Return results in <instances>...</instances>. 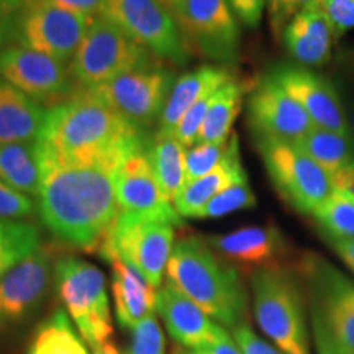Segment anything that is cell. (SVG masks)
<instances>
[{"label": "cell", "mask_w": 354, "mask_h": 354, "mask_svg": "<svg viewBox=\"0 0 354 354\" xmlns=\"http://www.w3.org/2000/svg\"><path fill=\"white\" fill-rule=\"evenodd\" d=\"M146 135L86 88L50 107L38 156L61 166L99 167L117 172L133 153L146 149Z\"/></svg>", "instance_id": "obj_1"}, {"label": "cell", "mask_w": 354, "mask_h": 354, "mask_svg": "<svg viewBox=\"0 0 354 354\" xmlns=\"http://www.w3.org/2000/svg\"><path fill=\"white\" fill-rule=\"evenodd\" d=\"M39 177L38 210L44 227L64 245L99 253L118 215L115 172L39 158Z\"/></svg>", "instance_id": "obj_2"}, {"label": "cell", "mask_w": 354, "mask_h": 354, "mask_svg": "<svg viewBox=\"0 0 354 354\" xmlns=\"http://www.w3.org/2000/svg\"><path fill=\"white\" fill-rule=\"evenodd\" d=\"M171 282L220 325L245 323L248 295L240 274L212 250L205 238L189 234L172 248L166 268Z\"/></svg>", "instance_id": "obj_3"}, {"label": "cell", "mask_w": 354, "mask_h": 354, "mask_svg": "<svg viewBox=\"0 0 354 354\" xmlns=\"http://www.w3.org/2000/svg\"><path fill=\"white\" fill-rule=\"evenodd\" d=\"M297 274L317 354H354V282L315 253L300 256Z\"/></svg>", "instance_id": "obj_4"}, {"label": "cell", "mask_w": 354, "mask_h": 354, "mask_svg": "<svg viewBox=\"0 0 354 354\" xmlns=\"http://www.w3.org/2000/svg\"><path fill=\"white\" fill-rule=\"evenodd\" d=\"M259 328L284 354H310L305 292L297 269H264L250 276Z\"/></svg>", "instance_id": "obj_5"}, {"label": "cell", "mask_w": 354, "mask_h": 354, "mask_svg": "<svg viewBox=\"0 0 354 354\" xmlns=\"http://www.w3.org/2000/svg\"><path fill=\"white\" fill-rule=\"evenodd\" d=\"M55 287L71 320L88 346L109 342L113 335L105 277L97 266L76 256L55 264Z\"/></svg>", "instance_id": "obj_6"}, {"label": "cell", "mask_w": 354, "mask_h": 354, "mask_svg": "<svg viewBox=\"0 0 354 354\" xmlns=\"http://www.w3.org/2000/svg\"><path fill=\"white\" fill-rule=\"evenodd\" d=\"M154 56L118 28L107 17L92 19L69 68L81 88H94L112 79L148 68Z\"/></svg>", "instance_id": "obj_7"}, {"label": "cell", "mask_w": 354, "mask_h": 354, "mask_svg": "<svg viewBox=\"0 0 354 354\" xmlns=\"http://www.w3.org/2000/svg\"><path fill=\"white\" fill-rule=\"evenodd\" d=\"M174 228L176 225L169 221L118 210L99 248V254L107 263L112 259L125 261L156 289L162 284L176 245Z\"/></svg>", "instance_id": "obj_8"}, {"label": "cell", "mask_w": 354, "mask_h": 354, "mask_svg": "<svg viewBox=\"0 0 354 354\" xmlns=\"http://www.w3.org/2000/svg\"><path fill=\"white\" fill-rule=\"evenodd\" d=\"M258 151L279 196L299 214L313 216L335 192L328 172L294 143L258 140Z\"/></svg>", "instance_id": "obj_9"}, {"label": "cell", "mask_w": 354, "mask_h": 354, "mask_svg": "<svg viewBox=\"0 0 354 354\" xmlns=\"http://www.w3.org/2000/svg\"><path fill=\"white\" fill-rule=\"evenodd\" d=\"M104 17L158 59L185 66L190 53L171 8L159 0H105Z\"/></svg>", "instance_id": "obj_10"}, {"label": "cell", "mask_w": 354, "mask_h": 354, "mask_svg": "<svg viewBox=\"0 0 354 354\" xmlns=\"http://www.w3.org/2000/svg\"><path fill=\"white\" fill-rule=\"evenodd\" d=\"M174 82L171 69L154 63L88 88V92L146 135L154 123H159Z\"/></svg>", "instance_id": "obj_11"}, {"label": "cell", "mask_w": 354, "mask_h": 354, "mask_svg": "<svg viewBox=\"0 0 354 354\" xmlns=\"http://www.w3.org/2000/svg\"><path fill=\"white\" fill-rule=\"evenodd\" d=\"M171 12L189 53L221 64L236 63L240 28L228 0H179Z\"/></svg>", "instance_id": "obj_12"}, {"label": "cell", "mask_w": 354, "mask_h": 354, "mask_svg": "<svg viewBox=\"0 0 354 354\" xmlns=\"http://www.w3.org/2000/svg\"><path fill=\"white\" fill-rule=\"evenodd\" d=\"M94 17L46 3L25 2L13 15L10 32L17 46L71 63Z\"/></svg>", "instance_id": "obj_13"}, {"label": "cell", "mask_w": 354, "mask_h": 354, "mask_svg": "<svg viewBox=\"0 0 354 354\" xmlns=\"http://www.w3.org/2000/svg\"><path fill=\"white\" fill-rule=\"evenodd\" d=\"M0 79L39 105L50 107L68 100L81 88L68 63L17 44L0 53Z\"/></svg>", "instance_id": "obj_14"}, {"label": "cell", "mask_w": 354, "mask_h": 354, "mask_svg": "<svg viewBox=\"0 0 354 354\" xmlns=\"http://www.w3.org/2000/svg\"><path fill=\"white\" fill-rule=\"evenodd\" d=\"M207 243L221 259L232 264L236 271L253 274L264 269H297L299 258L274 225L243 227L225 234H214Z\"/></svg>", "instance_id": "obj_15"}, {"label": "cell", "mask_w": 354, "mask_h": 354, "mask_svg": "<svg viewBox=\"0 0 354 354\" xmlns=\"http://www.w3.org/2000/svg\"><path fill=\"white\" fill-rule=\"evenodd\" d=\"M248 122L256 141L295 143L315 127L302 105L292 99L269 74L253 87L248 100Z\"/></svg>", "instance_id": "obj_16"}, {"label": "cell", "mask_w": 354, "mask_h": 354, "mask_svg": "<svg viewBox=\"0 0 354 354\" xmlns=\"http://www.w3.org/2000/svg\"><path fill=\"white\" fill-rule=\"evenodd\" d=\"M295 102L302 105L313 125L323 130L353 136L346 105L333 84L320 74L299 66L279 64L269 73Z\"/></svg>", "instance_id": "obj_17"}, {"label": "cell", "mask_w": 354, "mask_h": 354, "mask_svg": "<svg viewBox=\"0 0 354 354\" xmlns=\"http://www.w3.org/2000/svg\"><path fill=\"white\" fill-rule=\"evenodd\" d=\"M53 271L51 251L41 246L0 279V333L20 325L41 305Z\"/></svg>", "instance_id": "obj_18"}, {"label": "cell", "mask_w": 354, "mask_h": 354, "mask_svg": "<svg viewBox=\"0 0 354 354\" xmlns=\"http://www.w3.org/2000/svg\"><path fill=\"white\" fill-rule=\"evenodd\" d=\"M115 196L120 212L183 225V216L159 187L146 149L128 156L115 172Z\"/></svg>", "instance_id": "obj_19"}, {"label": "cell", "mask_w": 354, "mask_h": 354, "mask_svg": "<svg viewBox=\"0 0 354 354\" xmlns=\"http://www.w3.org/2000/svg\"><path fill=\"white\" fill-rule=\"evenodd\" d=\"M156 312L165 322L167 333L179 346L196 349L216 342L227 333L220 323L212 320L171 282H166L156 292Z\"/></svg>", "instance_id": "obj_20"}, {"label": "cell", "mask_w": 354, "mask_h": 354, "mask_svg": "<svg viewBox=\"0 0 354 354\" xmlns=\"http://www.w3.org/2000/svg\"><path fill=\"white\" fill-rule=\"evenodd\" d=\"M246 179L248 176L245 167H243L240 154V141H238L236 133H232L228 149L220 165L209 174L185 184L174 197L172 203H174L177 214L183 218H197L203 207L215 196H218L221 190Z\"/></svg>", "instance_id": "obj_21"}, {"label": "cell", "mask_w": 354, "mask_h": 354, "mask_svg": "<svg viewBox=\"0 0 354 354\" xmlns=\"http://www.w3.org/2000/svg\"><path fill=\"white\" fill-rule=\"evenodd\" d=\"M233 76L234 74L227 66L203 64L176 79L154 136H174L177 125L189 112V109L196 105L202 97L218 91Z\"/></svg>", "instance_id": "obj_22"}, {"label": "cell", "mask_w": 354, "mask_h": 354, "mask_svg": "<svg viewBox=\"0 0 354 354\" xmlns=\"http://www.w3.org/2000/svg\"><path fill=\"white\" fill-rule=\"evenodd\" d=\"M282 39L290 56L300 64L322 66L330 61L338 38L323 8H310L290 21Z\"/></svg>", "instance_id": "obj_23"}, {"label": "cell", "mask_w": 354, "mask_h": 354, "mask_svg": "<svg viewBox=\"0 0 354 354\" xmlns=\"http://www.w3.org/2000/svg\"><path fill=\"white\" fill-rule=\"evenodd\" d=\"M112 292L115 317L122 328L135 330L156 308V289L130 264L112 259Z\"/></svg>", "instance_id": "obj_24"}, {"label": "cell", "mask_w": 354, "mask_h": 354, "mask_svg": "<svg viewBox=\"0 0 354 354\" xmlns=\"http://www.w3.org/2000/svg\"><path fill=\"white\" fill-rule=\"evenodd\" d=\"M44 115L43 105L0 79V145L37 141Z\"/></svg>", "instance_id": "obj_25"}, {"label": "cell", "mask_w": 354, "mask_h": 354, "mask_svg": "<svg viewBox=\"0 0 354 354\" xmlns=\"http://www.w3.org/2000/svg\"><path fill=\"white\" fill-rule=\"evenodd\" d=\"M248 91V82L232 77L215 92L209 112L198 133L196 145L223 143L228 141L234 118L243 107V100Z\"/></svg>", "instance_id": "obj_26"}, {"label": "cell", "mask_w": 354, "mask_h": 354, "mask_svg": "<svg viewBox=\"0 0 354 354\" xmlns=\"http://www.w3.org/2000/svg\"><path fill=\"white\" fill-rule=\"evenodd\" d=\"M0 179L28 197L39 194L38 143L0 145Z\"/></svg>", "instance_id": "obj_27"}, {"label": "cell", "mask_w": 354, "mask_h": 354, "mask_svg": "<svg viewBox=\"0 0 354 354\" xmlns=\"http://www.w3.org/2000/svg\"><path fill=\"white\" fill-rule=\"evenodd\" d=\"M333 177L354 161V136L313 127L294 143Z\"/></svg>", "instance_id": "obj_28"}, {"label": "cell", "mask_w": 354, "mask_h": 354, "mask_svg": "<svg viewBox=\"0 0 354 354\" xmlns=\"http://www.w3.org/2000/svg\"><path fill=\"white\" fill-rule=\"evenodd\" d=\"M185 153L187 148L174 136H153L151 145L146 146V154L156 174L159 187L171 202L187 184Z\"/></svg>", "instance_id": "obj_29"}, {"label": "cell", "mask_w": 354, "mask_h": 354, "mask_svg": "<svg viewBox=\"0 0 354 354\" xmlns=\"http://www.w3.org/2000/svg\"><path fill=\"white\" fill-rule=\"evenodd\" d=\"M26 354H91L87 343L74 330L64 308H56L39 323L30 339Z\"/></svg>", "instance_id": "obj_30"}, {"label": "cell", "mask_w": 354, "mask_h": 354, "mask_svg": "<svg viewBox=\"0 0 354 354\" xmlns=\"http://www.w3.org/2000/svg\"><path fill=\"white\" fill-rule=\"evenodd\" d=\"M39 248L41 236L33 223L0 220V279Z\"/></svg>", "instance_id": "obj_31"}, {"label": "cell", "mask_w": 354, "mask_h": 354, "mask_svg": "<svg viewBox=\"0 0 354 354\" xmlns=\"http://www.w3.org/2000/svg\"><path fill=\"white\" fill-rule=\"evenodd\" d=\"M328 243L354 238V202L333 192L312 216Z\"/></svg>", "instance_id": "obj_32"}, {"label": "cell", "mask_w": 354, "mask_h": 354, "mask_svg": "<svg viewBox=\"0 0 354 354\" xmlns=\"http://www.w3.org/2000/svg\"><path fill=\"white\" fill-rule=\"evenodd\" d=\"M256 203H258V201H256L253 189L250 187L246 179L238 184L230 185L228 189L221 190L218 196H215L203 207L201 214L197 215V218H220V216L230 215L238 210L254 209Z\"/></svg>", "instance_id": "obj_33"}, {"label": "cell", "mask_w": 354, "mask_h": 354, "mask_svg": "<svg viewBox=\"0 0 354 354\" xmlns=\"http://www.w3.org/2000/svg\"><path fill=\"white\" fill-rule=\"evenodd\" d=\"M228 141L190 146L187 153H185V177H187V183L209 174L220 165L228 149Z\"/></svg>", "instance_id": "obj_34"}, {"label": "cell", "mask_w": 354, "mask_h": 354, "mask_svg": "<svg viewBox=\"0 0 354 354\" xmlns=\"http://www.w3.org/2000/svg\"><path fill=\"white\" fill-rule=\"evenodd\" d=\"M323 0H266L269 26L277 39H282L286 28L295 17L310 8H322Z\"/></svg>", "instance_id": "obj_35"}, {"label": "cell", "mask_w": 354, "mask_h": 354, "mask_svg": "<svg viewBox=\"0 0 354 354\" xmlns=\"http://www.w3.org/2000/svg\"><path fill=\"white\" fill-rule=\"evenodd\" d=\"M127 354H166L165 335L154 313L131 330Z\"/></svg>", "instance_id": "obj_36"}, {"label": "cell", "mask_w": 354, "mask_h": 354, "mask_svg": "<svg viewBox=\"0 0 354 354\" xmlns=\"http://www.w3.org/2000/svg\"><path fill=\"white\" fill-rule=\"evenodd\" d=\"M37 210L32 197L25 196L0 179V220L24 221Z\"/></svg>", "instance_id": "obj_37"}, {"label": "cell", "mask_w": 354, "mask_h": 354, "mask_svg": "<svg viewBox=\"0 0 354 354\" xmlns=\"http://www.w3.org/2000/svg\"><path fill=\"white\" fill-rule=\"evenodd\" d=\"M322 8L333 25L336 38L354 28V0H323Z\"/></svg>", "instance_id": "obj_38"}, {"label": "cell", "mask_w": 354, "mask_h": 354, "mask_svg": "<svg viewBox=\"0 0 354 354\" xmlns=\"http://www.w3.org/2000/svg\"><path fill=\"white\" fill-rule=\"evenodd\" d=\"M233 339L236 342L243 354H284L279 351L277 348L271 346L268 342H264L263 338H259L248 323L234 326Z\"/></svg>", "instance_id": "obj_39"}, {"label": "cell", "mask_w": 354, "mask_h": 354, "mask_svg": "<svg viewBox=\"0 0 354 354\" xmlns=\"http://www.w3.org/2000/svg\"><path fill=\"white\" fill-rule=\"evenodd\" d=\"M228 3L238 20L248 28H256L259 25L266 8V0H228Z\"/></svg>", "instance_id": "obj_40"}, {"label": "cell", "mask_w": 354, "mask_h": 354, "mask_svg": "<svg viewBox=\"0 0 354 354\" xmlns=\"http://www.w3.org/2000/svg\"><path fill=\"white\" fill-rule=\"evenodd\" d=\"M25 2L46 3V6L63 8V10L74 13H81V15L87 17L102 15L105 7V0H25Z\"/></svg>", "instance_id": "obj_41"}, {"label": "cell", "mask_w": 354, "mask_h": 354, "mask_svg": "<svg viewBox=\"0 0 354 354\" xmlns=\"http://www.w3.org/2000/svg\"><path fill=\"white\" fill-rule=\"evenodd\" d=\"M194 354H243L241 349L238 348V344L232 336L228 335V331L221 338L216 339L214 343L203 344L201 348L192 349Z\"/></svg>", "instance_id": "obj_42"}, {"label": "cell", "mask_w": 354, "mask_h": 354, "mask_svg": "<svg viewBox=\"0 0 354 354\" xmlns=\"http://www.w3.org/2000/svg\"><path fill=\"white\" fill-rule=\"evenodd\" d=\"M331 183H333L335 192L342 194V196L354 202V161L344 167L342 172L331 177Z\"/></svg>", "instance_id": "obj_43"}, {"label": "cell", "mask_w": 354, "mask_h": 354, "mask_svg": "<svg viewBox=\"0 0 354 354\" xmlns=\"http://www.w3.org/2000/svg\"><path fill=\"white\" fill-rule=\"evenodd\" d=\"M330 245L336 251V254L343 259V263L354 272V238L353 240L335 241L330 243Z\"/></svg>", "instance_id": "obj_44"}, {"label": "cell", "mask_w": 354, "mask_h": 354, "mask_svg": "<svg viewBox=\"0 0 354 354\" xmlns=\"http://www.w3.org/2000/svg\"><path fill=\"white\" fill-rule=\"evenodd\" d=\"M338 63H339V66H342L343 73L346 74V77L351 81V84L354 86V53L351 50V46L342 50V53H339V56H338Z\"/></svg>", "instance_id": "obj_45"}, {"label": "cell", "mask_w": 354, "mask_h": 354, "mask_svg": "<svg viewBox=\"0 0 354 354\" xmlns=\"http://www.w3.org/2000/svg\"><path fill=\"white\" fill-rule=\"evenodd\" d=\"M25 0H0V12L6 13L8 19H13L19 8L24 6Z\"/></svg>", "instance_id": "obj_46"}, {"label": "cell", "mask_w": 354, "mask_h": 354, "mask_svg": "<svg viewBox=\"0 0 354 354\" xmlns=\"http://www.w3.org/2000/svg\"><path fill=\"white\" fill-rule=\"evenodd\" d=\"M92 354H122V353L120 349L115 346V344L109 339V342L97 344V346L92 348Z\"/></svg>", "instance_id": "obj_47"}, {"label": "cell", "mask_w": 354, "mask_h": 354, "mask_svg": "<svg viewBox=\"0 0 354 354\" xmlns=\"http://www.w3.org/2000/svg\"><path fill=\"white\" fill-rule=\"evenodd\" d=\"M10 25H12L10 19H8L6 13L0 12V46H2L3 41H6V37L8 35V32H10Z\"/></svg>", "instance_id": "obj_48"}, {"label": "cell", "mask_w": 354, "mask_h": 354, "mask_svg": "<svg viewBox=\"0 0 354 354\" xmlns=\"http://www.w3.org/2000/svg\"><path fill=\"white\" fill-rule=\"evenodd\" d=\"M346 113H348L349 128H351V133H353V136H354V105H348V107H346Z\"/></svg>", "instance_id": "obj_49"}, {"label": "cell", "mask_w": 354, "mask_h": 354, "mask_svg": "<svg viewBox=\"0 0 354 354\" xmlns=\"http://www.w3.org/2000/svg\"><path fill=\"white\" fill-rule=\"evenodd\" d=\"M172 354H194V353H192V349L179 346V344H174V348H172Z\"/></svg>", "instance_id": "obj_50"}, {"label": "cell", "mask_w": 354, "mask_h": 354, "mask_svg": "<svg viewBox=\"0 0 354 354\" xmlns=\"http://www.w3.org/2000/svg\"><path fill=\"white\" fill-rule=\"evenodd\" d=\"M159 2H161V3H165V6L166 7H172V6H174V3H177V2H179V0H159Z\"/></svg>", "instance_id": "obj_51"}, {"label": "cell", "mask_w": 354, "mask_h": 354, "mask_svg": "<svg viewBox=\"0 0 354 354\" xmlns=\"http://www.w3.org/2000/svg\"><path fill=\"white\" fill-rule=\"evenodd\" d=\"M351 50H353V53H354V46H351Z\"/></svg>", "instance_id": "obj_52"}]
</instances>
